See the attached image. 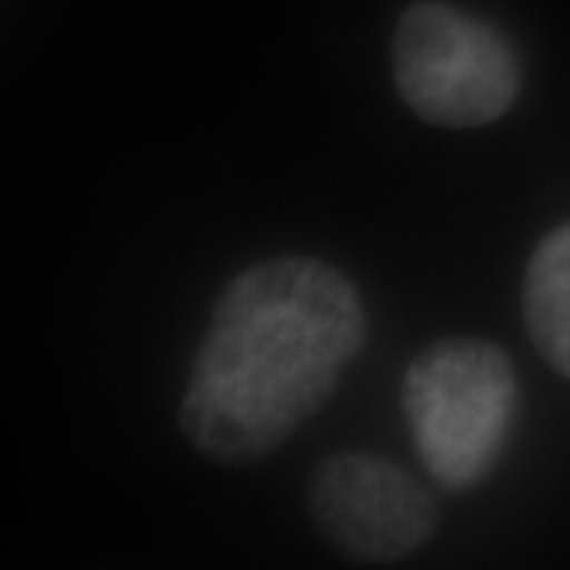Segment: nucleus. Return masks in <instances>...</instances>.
<instances>
[{"mask_svg":"<svg viewBox=\"0 0 570 570\" xmlns=\"http://www.w3.org/2000/svg\"><path fill=\"white\" fill-rule=\"evenodd\" d=\"M307 513L358 561H400L438 532L431 491L403 466L367 450H336L307 479Z\"/></svg>","mask_w":570,"mask_h":570,"instance_id":"4","label":"nucleus"},{"mask_svg":"<svg viewBox=\"0 0 570 570\" xmlns=\"http://www.w3.org/2000/svg\"><path fill=\"white\" fill-rule=\"evenodd\" d=\"M365 343V302L343 269L298 254L250 264L213 305L178 428L213 463H261L326 406Z\"/></svg>","mask_w":570,"mask_h":570,"instance_id":"1","label":"nucleus"},{"mask_svg":"<svg viewBox=\"0 0 570 570\" xmlns=\"http://www.w3.org/2000/svg\"><path fill=\"white\" fill-rule=\"evenodd\" d=\"M390 63L400 99L434 127H489L523 92V61L508 36L444 0H415L400 13Z\"/></svg>","mask_w":570,"mask_h":570,"instance_id":"3","label":"nucleus"},{"mask_svg":"<svg viewBox=\"0 0 570 570\" xmlns=\"http://www.w3.org/2000/svg\"><path fill=\"white\" fill-rule=\"evenodd\" d=\"M523 324L539 355L570 381V223L551 228L530 254Z\"/></svg>","mask_w":570,"mask_h":570,"instance_id":"5","label":"nucleus"},{"mask_svg":"<svg viewBox=\"0 0 570 570\" xmlns=\"http://www.w3.org/2000/svg\"><path fill=\"white\" fill-rule=\"evenodd\" d=\"M517 371L485 336H444L403 374V415L428 475L450 494L489 479L517 419Z\"/></svg>","mask_w":570,"mask_h":570,"instance_id":"2","label":"nucleus"}]
</instances>
